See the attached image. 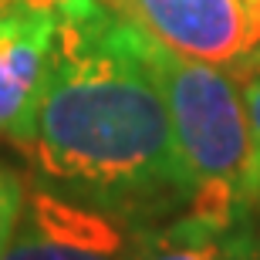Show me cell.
Returning <instances> with one entry per match:
<instances>
[{
    "label": "cell",
    "instance_id": "obj_1",
    "mask_svg": "<svg viewBox=\"0 0 260 260\" xmlns=\"http://www.w3.org/2000/svg\"><path fill=\"white\" fill-rule=\"evenodd\" d=\"M24 152L34 183L142 226L189 210V183L142 30L105 0H58L48 81Z\"/></svg>",
    "mask_w": 260,
    "mask_h": 260
},
{
    "label": "cell",
    "instance_id": "obj_2",
    "mask_svg": "<svg viewBox=\"0 0 260 260\" xmlns=\"http://www.w3.org/2000/svg\"><path fill=\"white\" fill-rule=\"evenodd\" d=\"M142 48L162 88L176 152L189 183L193 216L240 223L260 210V155L240 81L230 68L176 54L142 30Z\"/></svg>",
    "mask_w": 260,
    "mask_h": 260
},
{
    "label": "cell",
    "instance_id": "obj_3",
    "mask_svg": "<svg viewBox=\"0 0 260 260\" xmlns=\"http://www.w3.org/2000/svg\"><path fill=\"white\" fill-rule=\"evenodd\" d=\"M155 230L98 203L30 183L14 240L0 260H142Z\"/></svg>",
    "mask_w": 260,
    "mask_h": 260
},
{
    "label": "cell",
    "instance_id": "obj_4",
    "mask_svg": "<svg viewBox=\"0 0 260 260\" xmlns=\"http://www.w3.org/2000/svg\"><path fill=\"white\" fill-rule=\"evenodd\" d=\"M176 54L237 68L260 54V0H105Z\"/></svg>",
    "mask_w": 260,
    "mask_h": 260
},
{
    "label": "cell",
    "instance_id": "obj_5",
    "mask_svg": "<svg viewBox=\"0 0 260 260\" xmlns=\"http://www.w3.org/2000/svg\"><path fill=\"white\" fill-rule=\"evenodd\" d=\"M58 34V0H14L0 7V139L24 149L48 81Z\"/></svg>",
    "mask_w": 260,
    "mask_h": 260
},
{
    "label": "cell",
    "instance_id": "obj_6",
    "mask_svg": "<svg viewBox=\"0 0 260 260\" xmlns=\"http://www.w3.org/2000/svg\"><path fill=\"white\" fill-rule=\"evenodd\" d=\"M142 260H260L257 213L240 223H213L179 213L152 233Z\"/></svg>",
    "mask_w": 260,
    "mask_h": 260
},
{
    "label": "cell",
    "instance_id": "obj_7",
    "mask_svg": "<svg viewBox=\"0 0 260 260\" xmlns=\"http://www.w3.org/2000/svg\"><path fill=\"white\" fill-rule=\"evenodd\" d=\"M24 200H27V183L7 162H0V257L7 253L10 240H14V230L24 213Z\"/></svg>",
    "mask_w": 260,
    "mask_h": 260
},
{
    "label": "cell",
    "instance_id": "obj_8",
    "mask_svg": "<svg viewBox=\"0 0 260 260\" xmlns=\"http://www.w3.org/2000/svg\"><path fill=\"white\" fill-rule=\"evenodd\" d=\"M230 71L240 81L243 102H247V115H250V128H253V142H257V155H260V54L247 58L243 64L230 68Z\"/></svg>",
    "mask_w": 260,
    "mask_h": 260
},
{
    "label": "cell",
    "instance_id": "obj_9",
    "mask_svg": "<svg viewBox=\"0 0 260 260\" xmlns=\"http://www.w3.org/2000/svg\"><path fill=\"white\" fill-rule=\"evenodd\" d=\"M7 4H14V0H0V7H7Z\"/></svg>",
    "mask_w": 260,
    "mask_h": 260
},
{
    "label": "cell",
    "instance_id": "obj_10",
    "mask_svg": "<svg viewBox=\"0 0 260 260\" xmlns=\"http://www.w3.org/2000/svg\"><path fill=\"white\" fill-rule=\"evenodd\" d=\"M257 230H260V210H257Z\"/></svg>",
    "mask_w": 260,
    "mask_h": 260
}]
</instances>
